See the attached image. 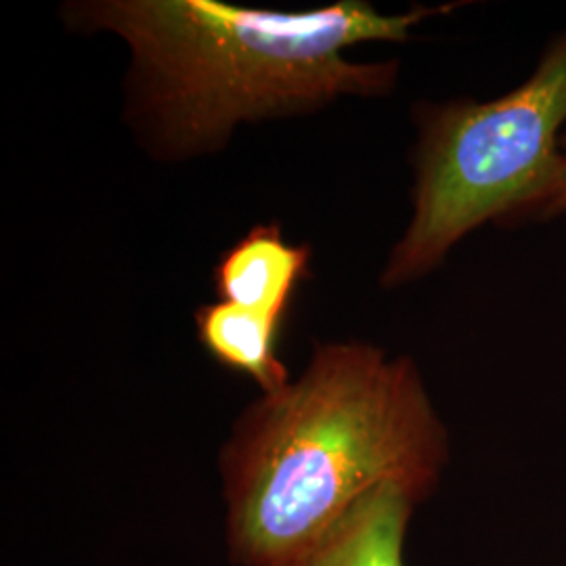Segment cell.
<instances>
[{"label":"cell","instance_id":"cell-1","mask_svg":"<svg viewBox=\"0 0 566 566\" xmlns=\"http://www.w3.org/2000/svg\"><path fill=\"white\" fill-rule=\"evenodd\" d=\"M455 4L385 15L365 0L271 11L223 0H72L61 20L109 32L130 53L124 118L158 163L221 151L240 124L306 116L344 97H386L399 61L357 63L346 49L407 42Z\"/></svg>","mask_w":566,"mask_h":566},{"label":"cell","instance_id":"cell-3","mask_svg":"<svg viewBox=\"0 0 566 566\" xmlns=\"http://www.w3.org/2000/svg\"><path fill=\"white\" fill-rule=\"evenodd\" d=\"M413 120L411 219L380 271L385 290L420 282L476 229H506L554 177L566 130V28L516 88L491 102L422 103Z\"/></svg>","mask_w":566,"mask_h":566},{"label":"cell","instance_id":"cell-5","mask_svg":"<svg viewBox=\"0 0 566 566\" xmlns=\"http://www.w3.org/2000/svg\"><path fill=\"white\" fill-rule=\"evenodd\" d=\"M418 504L405 486L385 483L283 566H405V537Z\"/></svg>","mask_w":566,"mask_h":566},{"label":"cell","instance_id":"cell-7","mask_svg":"<svg viewBox=\"0 0 566 566\" xmlns=\"http://www.w3.org/2000/svg\"><path fill=\"white\" fill-rule=\"evenodd\" d=\"M558 217H566V130L560 142V160L554 170V177L531 202L523 206L510 219L506 229L523 227V224L547 223Z\"/></svg>","mask_w":566,"mask_h":566},{"label":"cell","instance_id":"cell-2","mask_svg":"<svg viewBox=\"0 0 566 566\" xmlns=\"http://www.w3.org/2000/svg\"><path fill=\"white\" fill-rule=\"evenodd\" d=\"M449 451L413 359L361 340L315 344L303 371L248 405L221 447L227 560L283 566L385 483L422 504Z\"/></svg>","mask_w":566,"mask_h":566},{"label":"cell","instance_id":"cell-4","mask_svg":"<svg viewBox=\"0 0 566 566\" xmlns=\"http://www.w3.org/2000/svg\"><path fill=\"white\" fill-rule=\"evenodd\" d=\"M311 245L287 242L280 224H256L214 266L219 301L283 324L298 283L311 275Z\"/></svg>","mask_w":566,"mask_h":566},{"label":"cell","instance_id":"cell-6","mask_svg":"<svg viewBox=\"0 0 566 566\" xmlns=\"http://www.w3.org/2000/svg\"><path fill=\"white\" fill-rule=\"evenodd\" d=\"M193 319L203 350L217 364L250 378L261 395L275 392L292 380L280 357V322L224 301L203 304Z\"/></svg>","mask_w":566,"mask_h":566}]
</instances>
